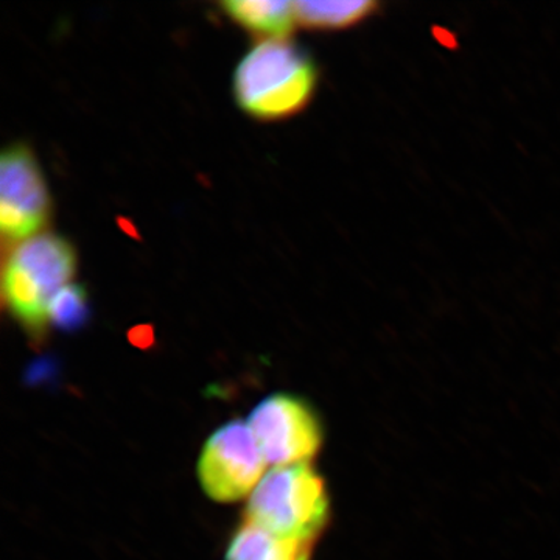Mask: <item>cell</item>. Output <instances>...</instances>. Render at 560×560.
I'll return each instance as SVG.
<instances>
[{"instance_id": "6da1fadb", "label": "cell", "mask_w": 560, "mask_h": 560, "mask_svg": "<svg viewBox=\"0 0 560 560\" xmlns=\"http://www.w3.org/2000/svg\"><path fill=\"white\" fill-rule=\"evenodd\" d=\"M316 81L318 72L305 51L287 39H265L235 70V101L256 119L283 120L311 103Z\"/></svg>"}, {"instance_id": "7a4b0ae2", "label": "cell", "mask_w": 560, "mask_h": 560, "mask_svg": "<svg viewBox=\"0 0 560 560\" xmlns=\"http://www.w3.org/2000/svg\"><path fill=\"white\" fill-rule=\"evenodd\" d=\"M75 271V249L55 234H39L13 245L3 260V304L35 340L46 335L50 301L69 285Z\"/></svg>"}, {"instance_id": "3957f363", "label": "cell", "mask_w": 560, "mask_h": 560, "mask_svg": "<svg viewBox=\"0 0 560 560\" xmlns=\"http://www.w3.org/2000/svg\"><path fill=\"white\" fill-rule=\"evenodd\" d=\"M246 517L276 536L312 541L329 517L323 478L307 463L275 467L250 493Z\"/></svg>"}, {"instance_id": "277c9868", "label": "cell", "mask_w": 560, "mask_h": 560, "mask_svg": "<svg viewBox=\"0 0 560 560\" xmlns=\"http://www.w3.org/2000/svg\"><path fill=\"white\" fill-rule=\"evenodd\" d=\"M265 467L267 459L250 427L231 420L210 434L202 447L198 477L209 499L232 503L254 492Z\"/></svg>"}, {"instance_id": "5b68a950", "label": "cell", "mask_w": 560, "mask_h": 560, "mask_svg": "<svg viewBox=\"0 0 560 560\" xmlns=\"http://www.w3.org/2000/svg\"><path fill=\"white\" fill-rule=\"evenodd\" d=\"M51 200L35 154L14 143L0 158V230L11 245L28 241L49 223Z\"/></svg>"}, {"instance_id": "8992f818", "label": "cell", "mask_w": 560, "mask_h": 560, "mask_svg": "<svg viewBox=\"0 0 560 560\" xmlns=\"http://www.w3.org/2000/svg\"><path fill=\"white\" fill-rule=\"evenodd\" d=\"M267 463L276 467L304 464L323 444V427L304 400L275 394L250 412L249 423Z\"/></svg>"}, {"instance_id": "52a82bcc", "label": "cell", "mask_w": 560, "mask_h": 560, "mask_svg": "<svg viewBox=\"0 0 560 560\" xmlns=\"http://www.w3.org/2000/svg\"><path fill=\"white\" fill-rule=\"evenodd\" d=\"M221 10L245 31L267 39H285L298 22L294 2L285 0H230Z\"/></svg>"}, {"instance_id": "ba28073f", "label": "cell", "mask_w": 560, "mask_h": 560, "mask_svg": "<svg viewBox=\"0 0 560 560\" xmlns=\"http://www.w3.org/2000/svg\"><path fill=\"white\" fill-rule=\"evenodd\" d=\"M312 541L285 539L246 522L232 537L226 560H311Z\"/></svg>"}, {"instance_id": "9c48e42d", "label": "cell", "mask_w": 560, "mask_h": 560, "mask_svg": "<svg viewBox=\"0 0 560 560\" xmlns=\"http://www.w3.org/2000/svg\"><path fill=\"white\" fill-rule=\"evenodd\" d=\"M375 3L366 2H318V0H301L294 2L298 24L308 28H342L350 27L372 13Z\"/></svg>"}, {"instance_id": "30bf717a", "label": "cell", "mask_w": 560, "mask_h": 560, "mask_svg": "<svg viewBox=\"0 0 560 560\" xmlns=\"http://www.w3.org/2000/svg\"><path fill=\"white\" fill-rule=\"evenodd\" d=\"M88 293L81 285L69 283L58 291L49 305V324L62 330H75L88 320Z\"/></svg>"}, {"instance_id": "8fae6325", "label": "cell", "mask_w": 560, "mask_h": 560, "mask_svg": "<svg viewBox=\"0 0 560 560\" xmlns=\"http://www.w3.org/2000/svg\"><path fill=\"white\" fill-rule=\"evenodd\" d=\"M136 338L135 342L136 345H140L142 341H147V345H149V341L151 340V330L149 327H138V329H135Z\"/></svg>"}]
</instances>
